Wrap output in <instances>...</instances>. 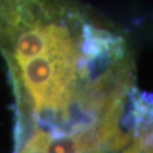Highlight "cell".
<instances>
[{"mask_svg":"<svg viewBox=\"0 0 153 153\" xmlns=\"http://www.w3.org/2000/svg\"><path fill=\"white\" fill-rule=\"evenodd\" d=\"M125 47V45H124ZM124 47H121V48H124ZM121 48H118V49H116L115 51H114V53H115V58H116V65H115V75L118 78H119V81L121 82V84H123V86H121V90L120 92L124 90V88H126V82L123 79V77L119 75V73H118V66H119V64H120V60H121V53H120V50ZM119 92V93H120ZM117 99H118V97H117ZM117 99L115 100V102L117 101ZM115 102H114V104H115ZM112 104V105H114ZM111 109V108H110ZM110 112V110H109ZM109 115V114H108ZM108 115H107V117H108ZM107 117H105V119H107ZM105 121V120H104ZM104 124V123H103ZM103 127V126H102ZM101 131H102V128H101ZM101 131H100V135H99L98 138H95L94 141H92V142L88 143V144H84V145H77V144H73V145H71L69 146V149H68V151L67 152H92V150L94 151V150H97L98 149V146L101 144Z\"/></svg>","mask_w":153,"mask_h":153,"instance_id":"obj_2","label":"cell"},{"mask_svg":"<svg viewBox=\"0 0 153 153\" xmlns=\"http://www.w3.org/2000/svg\"><path fill=\"white\" fill-rule=\"evenodd\" d=\"M110 35L68 0H0V52L19 152H67L100 135L123 84Z\"/></svg>","mask_w":153,"mask_h":153,"instance_id":"obj_1","label":"cell"}]
</instances>
